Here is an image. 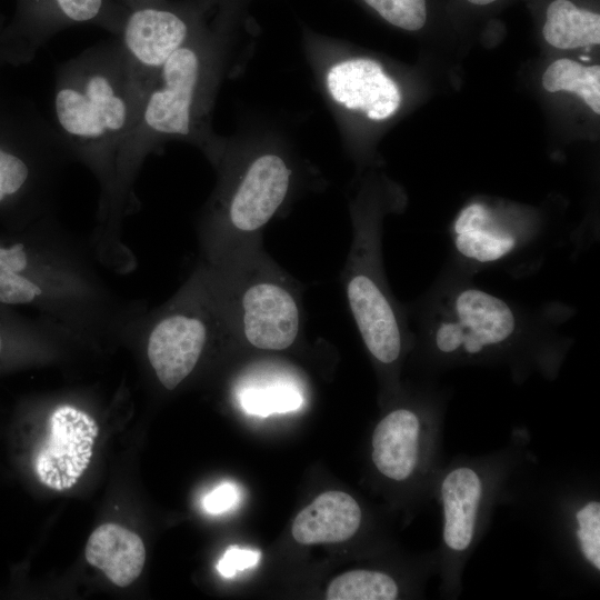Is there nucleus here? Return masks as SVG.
<instances>
[{"instance_id":"24","label":"nucleus","mask_w":600,"mask_h":600,"mask_svg":"<svg viewBox=\"0 0 600 600\" xmlns=\"http://www.w3.org/2000/svg\"><path fill=\"white\" fill-rule=\"evenodd\" d=\"M260 557L261 553L258 550L240 549L232 546L226 550L217 564V569L221 576L232 578L238 571L257 566Z\"/></svg>"},{"instance_id":"23","label":"nucleus","mask_w":600,"mask_h":600,"mask_svg":"<svg viewBox=\"0 0 600 600\" xmlns=\"http://www.w3.org/2000/svg\"><path fill=\"white\" fill-rule=\"evenodd\" d=\"M577 539L583 558L600 570V503L591 500L576 512Z\"/></svg>"},{"instance_id":"28","label":"nucleus","mask_w":600,"mask_h":600,"mask_svg":"<svg viewBox=\"0 0 600 600\" xmlns=\"http://www.w3.org/2000/svg\"><path fill=\"white\" fill-rule=\"evenodd\" d=\"M463 1L473 7L486 8L491 4H496L501 0H463Z\"/></svg>"},{"instance_id":"27","label":"nucleus","mask_w":600,"mask_h":600,"mask_svg":"<svg viewBox=\"0 0 600 600\" xmlns=\"http://www.w3.org/2000/svg\"><path fill=\"white\" fill-rule=\"evenodd\" d=\"M6 22L3 21V17L2 14L0 13V63H3V62H12V56H11V52L9 50V46L7 43V39H6Z\"/></svg>"},{"instance_id":"10","label":"nucleus","mask_w":600,"mask_h":600,"mask_svg":"<svg viewBox=\"0 0 600 600\" xmlns=\"http://www.w3.org/2000/svg\"><path fill=\"white\" fill-rule=\"evenodd\" d=\"M126 13L117 0H17L6 39L13 62H26L53 36L73 26H96L118 36Z\"/></svg>"},{"instance_id":"29","label":"nucleus","mask_w":600,"mask_h":600,"mask_svg":"<svg viewBox=\"0 0 600 600\" xmlns=\"http://www.w3.org/2000/svg\"><path fill=\"white\" fill-rule=\"evenodd\" d=\"M120 4H122L124 8L129 9L131 7H134L139 3L150 1V0H117Z\"/></svg>"},{"instance_id":"1","label":"nucleus","mask_w":600,"mask_h":600,"mask_svg":"<svg viewBox=\"0 0 600 600\" xmlns=\"http://www.w3.org/2000/svg\"><path fill=\"white\" fill-rule=\"evenodd\" d=\"M142 98L114 36L56 69L52 122L72 158L100 181L103 207L113 189L120 147L134 126Z\"/></svg>"},{"instance_id":"19","label":"nucleus","mask_w":600,"mask_h":600,"mask_svg":"<svg viewBox=\"0 0 600 600\" xmlns=\"http://www.w3.org/2000/svg\"><path fill=\"white\" fill-rule=\"evenodd\" d=\"M549 92L569 91L580 96L597 114L600 113V67H584L570 59L551 63L542 76Z\"/></svg>"},{"instance_id":"9","label":"nucleus","mask_w":600,"mask_h":600,"mask_svg":"<svg viewBox=\"0 0 600 600\" xmlns=\"http://www.w3.org/2000/svg\"><path fill=\"white\" fill-rule=\"evenodd\" d=\"M518 330V316L507 301L466 287L447 298L430 327V338L441 354L472 357L506 344Z\"/></svg>"},{"instance_id":"5","label":"nucleus","mask_w":600,"mask_h":600,"mask_svg":"<svg viewBox=\"0 0 600 600\" xmlns=\"http://www.w3.org/2000/svg\"><path fill=\"white\" fill-rule=\"evenodd\" d=\"M72 158L52 121L32 103L0 94V220L13 230L47 206Z\"/></svg>"},{"instance_id":"4","label":"nucleus","mask_w":600,"mask_h":600,"mask_svg":"<svg viewBox=\"0 0 600 600\" xmlns=\"http://www.w3.org/2000/svg\"><path fill=\"white\" fill-rule=\"evenodd\" d=\"M201 277L230 338L273 352L288 350L301 339L300 284L262 246L209 262Z\"/></svg>"},{"instance_id":"22","label":"nucleus","mask_w":600,"mask_h":600,"mask_svg":"<svg viewBox=\"0 0 600 600\" xmlns=\"http://www.w3.org/2000/svg\"><path fill=\"white\" fill-rule=\"evenodd\" d=\"M384 21L407 31H419L428 22V0H362Z\"/></svg>"},{"instance_id":"15","label":"nucleus","mask_w":600,"mask_h":600,"mask_svg":"<svg viewBox=\"0 0 600 600\" xmlns=\"http://www.w3.org/2000/svg\"><path fill=\"white\" fill-rule=\"evenodd\" d=\"M482 494V478L473 468L456 467L443 477L440 486L442 539L450 551L461 553L471 546Z\"/></svg>"},{"instance_id":"12","label":"nucleus","mask_w":600,"mask_h":600,"mask_svg":"<svg viewBox=\"0 0 600 600\" xmlns=\"http://www.w3.org/2000/svg\"><path fill=\"white\" fill-rule=\"evenodd\" d=\"M328 97L338 106L381 121L393 116L401 103L398 84L380 63L368 58H349L329 66L323 76Z\"/></svg>"},{"instance_id":"11","label":"nucleus","mask_w":600,"mask_h":600,"mask_svg":"<svg viewBox=\"0 0 600 600\" xmlns=\"http://www.w3.org/2000/svg\"><path fill=\"white\" fill-rule=\"evenodd\" d=\"M98 431L96 420L87 412L69 404L56 408L34 458L40 482L56 491L73 487L90 463Z\"/></svg>"},{"instance_id":"17","label":"nucleus","mask_w":600,"mask_h":600,"mask_svg":"<svg viewBox=\"0 0 600 600\" xmlns=\"http://www.w3.org/2000/svg\"><path fill=\"white\" fill-rule=\"evenodd\" d=\"M86 559L116 586L128 587L143 569L146 549L137 533L117 523H104L91 533Z\"/></svg>"},{"instance_id":"26","label":"nucleus","mask_w":600,"mask_h":600,"mask_svg":"<svg viewBox=\"0 0 600 600\" xmlns=\"http://www.w3.org/2000/svg\"><path fill=\"white\" fill-rule=\"evenodd\" d=\"M239 499L238 487L232 482H223L203 498L202 506L208 513L220 514L233 509Z\"/></svg>"},{"instance_id":"21","label":"nucleus","mask_w":600,"mask_h":600,"mask_svg":"<svg viewBox=\"0 0 600 600\" xmlns=\"http://www.w3.org/2000/svg\"><path fill=\"white\" fill-rule=\"evenodd\" d=\"M303 398L292 384L277 382L267 387L246 389L240 394L243 410L253 416L267 417L284 413L301 407Z\"/></svg>"},{"instance_id":"8","label":"nucleus","mask_w":600,"mask_h":600,"mask_svg":"<svg viewBox=\"0 0 600 600\" xmlns=\"http://www.w3.org/2000/svg\"><path fill=\"white\" fill-rule=\"evenodd\" d=\"M196 6L150 0L127 9L118 36L139 91L144 94L168 59L203 28Z\"/></svg>"},{"instance_id":"6","label":"nucleus","mask_w":600,"mask_h":600,"mask_svg":"<svg viewBox=\"0 0 600 600\" xmlns=\"http://www.w3.org/2000/svg\"><path fill=\"white\" fill-rule=\"evenodd\" d=\"M380 220L374 212L354 213L342 283L367 350L378 363L392 366L403 353L407 327L384 276Z\"/></svg>"},{"instance_id":"25","label":"nucleus","mask_w":600,"mask_h":600,"mask_svg":"<svg viewBox=\"0 0 600 600\" xmlns=\"http://www.w3.org/2000/svg\"><path fill=\"white\" fill-rule=\"evenodd\" d=\"M32 326L16 316L9 308L0 307V356L11 343L22 340Z\"/></svg>"},{"instance_id":"2","label":"nucleus","mask_w":600,"mask_h":600,"mask_svg":"<svg viewBox=\"0 0 600 600\" xmlns=\"http://www.w3.org/2000/svg\"><path fill=\"white\" fill-rule=\"evenodd\" d=\"M221 37L203 28L162 66L144 92L138 118L122 142L109 210H120L143 160L171 140L200 147L207 156L220 141L211 113L220 83L224 48Z\"/></svg>"},{"instance_id":"13","label":"nucleus","mask_w":600,"mask_h":600,"mask_svg":"<svg viewBox=\"0 0 600 600\" xmlns=\"http://www.w3.org/2000/svg\"><path fill=\"white\" fill-rule=\"evenodd\" d=\"M422 451V421L408 408L389 412L372 434V461L377 470L394 481L408 480L419 468Z\"/></svg>"},{"instance_id":"14","label":"nucleus","mask_w":600,"mask_h":600,"mask_svg":"<svg viewBox=\"0 0 600 600\" xmlns=\"http://www.w3.org/2000/svg\"><path fill=\"white\" fill-rule=\"evenodd\" d=\"M522 239V236L503 224L489 207L480 202L463 208L452 227L456 251L478 264L503 260L517 250Z\"/></svg>"},{"instance_id":"16","label":"nucleus","mask_w":600,"mask_h":600,"mask_svg":"<svg viewBox=\"0 0 600 600\" xmlns=\"http://www.w3.org/2000/svg\"><path fill=\"white\" fill-rule=\"evenodd\" d=\"M361 520L362 511L353 497L330 490L298 513L291 533L301 544L338 543L352 538Z\"/></svg>"},{"instance_id":"7","label":"nucleus","mask_w":600,"mask_h":600,"mask_svg":"<svg viewBox=\"0 0 600 600\" xmlns=\"http://www.w3.org/2000/svg\"><path fill=\"white\" fill-rule=\"evenodd\" d=\"M220 332L228 334L200 276L150 327L147 357L160 383L174 390L192 373L213 336Z\"/></svg>"},{"instance_id":"3","label":"nucleus","mask_w":600,"mask_h":600,"mask_svg":"<svg viewBox=\"0 0 600 600\" xmlns=\"http://www.w3.org/2000/svg\"><path fill=\"white\" fill-rule=\"evenodd\" d=\"M219 182L203 219L209 262L262 246V232L291 198L297 170L281 148L236 154L221 141L210 157Z\"/></svg>"},{"instance_id":"20","label":"nucleus","mask_w":600,"mask_h":600,"mask_svg":"<svg viewBox=\"0 0 600 600\" xmlns=\"http://www.w3.org/2000/svg\"><path fill=\"white\" fill-rule=\"evenodd\" d=\"M399 587L389 574L366 569L347 571L336 577L328 587V600H393Z\"/></svg>"},{"instance_id":"18","label":"nucleus","mask_w":600,"mask_h":600,"mask_svg":"<svg viewBox=\"0 0 600 600\" xmlns=\"http://www.w3.org/2000/svg\"><path fill=\"white\" fill-rule=\"evenodd\" d=\"M542 34L558 49L599 44L600 14L573 0H550L544 9Z\"/></svg>"}]
</instances>
